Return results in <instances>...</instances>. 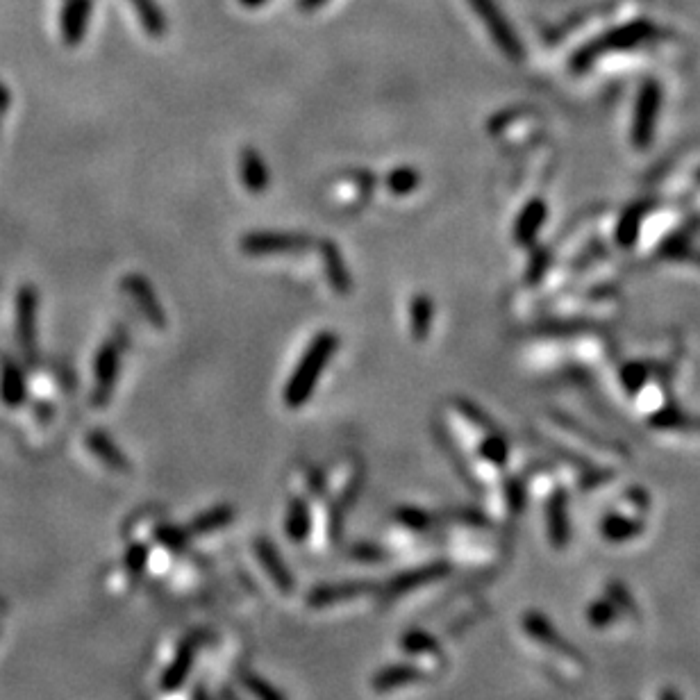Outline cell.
Masks as SVG:
<instances>
[{
    "label": "cell",
    "instance_id": "obj_1",
    "mask_svg": "<svg viewBox=\"0 0 700 700\" xmlns=\"http://www.w3.org/2000/svg\"><path fill=\"white\" fill-rule=\"evenodd\" d=\"M337 348H339V337L330 330L319 332V335L310 341V346H307L303 357H300L296 371L289 375L285 394H282L289 410H298V407H303L307 400L314 396L316 385H319L325 366H328L332 357H335Z\"/></svg>",
    "mask_w": 700,
    "mask_h": 700
},
{
    "label": "cell",
    "instance_id": "obj_2",
    "mask_svg": "<svg viewBox=\"0 0 700 700\" xmlns=\"http://www.w3.org/2000/svg\"><path fill=\"white\" fill-rule=\"evenodd\" d=\"M241 250L246 255L262 257V255H282V253H303L312 248V237L300 235V232H285V230H255L241 237Z\"/></svg>",
    "mask_w": 700,
    "mask_h": 700
},
{
    "label": "cell",
    "instance_id": "obj_3",
    "mask_svg": "<svg viewBox=\"0 0 700 700\" xmlns=\"http://www.w3.org/2000/svg\"><path fill=\"white\" fill-rule=\"evenodd\" d=\"M121 373V350L119 346L110 341L103 348L98 350L96 362H94V378H96V389H94V405L105 407L110 403V398L114 396L116 380H119Z\"/></svg>",
    "mask_w": 700,
    "mask_h": 700
},
{
    "label": "cell",
    "instance_id": "obj_4",
    "mask_svg": "<svg viewBox=\"0 0 700 700\" xmlns=\"http://www.w3.org/2000/svg\"><path fill=\"white\" fill-rule=\"evenodd\" d=\"M121 287L125 294H128L132 300H135L137 307H139V312L146 316V319L155 325L157 330H164L166 328V323H169V319H166V312H164V307L160 303V298H157L155 294V289L150 282L144 278L141 273H128L123 278L121 282Z\"/></svg>",
    "mask_w": 700,
    "mask_h": 700
},
{
    "label": "cell",
    "instance_id": "obj_5",
    "mask_svg": "<svg viewBox=\"0 0 700 700\" xmlns=\"http://www.w3.org/2000/svg\"><path fill=\"white\" fill-rule=\"evenodd\" d=\"M469 3H471L473 10L478 12L480 19L485 21L487 30L491 32V37H494L498 48L503 50V53L510 57V60H519L521 57L519 41H516L514 30L510 28V25H507L505 16L500 14L494 0H469Z\"/></svg>",
    "mask_w": 700,
    "mask_h": 700
},
{
    "label": "cell",
    "instance_id": "obj_6",
    "mask_svg": "<svg viewBox=\"0 0 700 700\" xmlns=\"http://www.w3.org/2000/svg\"><path fill=\"white\" fill-rule=\"evenodd\" d=\"M253 553H255L257 560H260L266 575H269V578H271L273 587L278 589L280 594H285V596L294 594V591H296V578H294V575H291L289 566L285 562V557L280 555V550L275 548L273 541L266 539V537L255 539L253 541Z\"/></svg>",
    "mask_w": 700,
    "mask_h": 700
},
{
    "label": "cell",
    "instance_id": "obj_7",
    "mask_svg": "<svg viewBox=\"0 0 700 700\" xmlns=\"http://www.w3.org/2000/svg\"><path fill=\"white\" fill-rule=\"evenodd\" d=\"M378 589L373 580H348V582H335V585H319L307 594V607L312 610H325V607L339 605L344 600L371 594Z\"/></svg>",
    "mask_w": 700,
    "mask_h": 700
},
{
    "label": "cell",
    "instance_id": "obj_8",
    "mask_svg": "<svg viewBox=\"0 0 700 700\" xmlns=\"http://www.w3.org/2000/svg\"><path fill=\"white\" fill-rule=\"evenodd\" d=\"M196 639H185L182 644L175 650V657L171 660V664L166 666L160 680V687L166 694H173V691H178L182 685H185L191 669H194L196 662Z\"/></svg>",
    "mask_w": 700,
    "mask_h": 700
},
{
    "label": "cell",
    "instance_id": "obj_9",
    "mask_svg": "<svg viewBox=\"0 0 700 700\" xmlns=\"http://www.w3.org/2000/svg\"><path fill=\"white\" fill-rule=\"evenodd\" d=\"M321 250V260L325 269V278H328V285L337 291L339 296H348L353 291V278H350V271L346 266L344 255H341L339 246L335 241L323 239L319 244Z\"/></svg>",
    "mask_w": 700,
    "mask_h": 700
},
{
    "label": "cell",
    "instance_id": "obj_10",
    "mask_svg": "<svg viewBox=\"0 0 700 700\" xmlns=\"http://www.w3.org/2000/svg\"><path fill=\"white\" fill-rule=\"evenodd\" d=\"M448 571H450V566L446 562L425 564V566H419V569L398 573L396 578L389 582L387 591H389V596L410 594V591H416L425 585H430V582L444 578V575H448Z\"/></svg>",
    "mask_w": 700,
    "mask_h": 700
},
{
    "label": "cell",
    "instance_id": "obj_11",
    "mask_svg": "<svg viewBox=\"0 0 700 700\" xmlns=\"http://www.w3.org/2000/svg\"><path fill=\"white\" fill-rule=\"evenodd\" d=\"M423 671L419 666H414L410 662H400V664H389L385 669L375 671L371 678V689L378 691V694H387V691H394L400 687L414 685V682L423 680Z\"/></svg>",
    "mask_w": 700,
    "mask_h": 700
},
{
    "label": "cell",
    "instance_id": "obj_12",
    "mask_svg": "<svg viewBox=\"0 0 700 700\" xmlns=\"http://www.w3.org/2000/svg\"><path fill=\"white\" fill-rule=\"evenodd\" d=\"M239 173H241V182H244V187L246 191H250V194H264V191L269 189V182H271L269 169H266V162L260 155V150H255L253 146H246L241 150Z\"/></svg>",
    "mask_w": 700,
    "mask_h": 700
},
{
    "label": "cell",
    "instance_id": "obj_13",
    "mask_svg": "<svg viewBox=\"0 0 700 700\" xmlns=\"http://www.w3.org/2000/svg\"><path fill=\"white\" fill-rule=\"evenodd\" d=\"M87 448L94 453L100 462H103L107 469L128 473L132 469V464L128 460V455L116 446V441L110 439V435H105L103 430H94L87 435Z\"/></svg>",
    "mask_w": 700,
    "mask_h": 700
},
{
    "label": "cell",
    "instance_id": "obj_14",
    "mask_svg": "<svg viewBox=\"0 0 700 700\" xmlns=\"http://www.w3.org/2000/svg\"><path fill=\"white\" fill-rule=\"evenodd\" d=\"M91 0H69L62 14V37L69 46H78L87 32Z\"/></svg>",
    "mask_w": 700,
    "mask_h": 700
},
{
    "label": "cell",
    "instance_id": "obj_15",
    "mask_svg": "<svg viewBox=\"0 0 700 700\" xmlns=\"http://www.w3.org/2000/svg\"><path fill=\"white\" fill-rule=\"evenodd\" d=\"M312 532V510L305 498H291L285 516V535L289 541L303 544Z\"/></svg>",
    "mask_w": 700,
    "mask_h": 700
},
{
    "label": "cell",
    "instance_id": "obj_16",
    "mask_svg": "<svg viewBox=\"0 0 700 700\" xmlns=\"http://www.w3.org/2000/svg\"><path fill=\"white\" fill-rule=\"evenodd\" d=\"M235 521V507L232 505H216L212 510L200 512L198 516L191 519V523L187 525L189 535L198 537V535H212L216 530L228 528V525Z\"/></svg>",
    "mask_w": 700,
    "mask_h": 700
},
{
    "label": "cell",
    "instance_id": "obj_17",
    "mask_svg": "<svg viewBox=\"0 0 700 700\" xmlns=\"http://www.w3.org/2000/svg\"><path fill=\"white\" fill-rule=\"evenodd\" d=\"M130 5L132 10L137 12L141 28H144L148 35L162 37L164 32L169 30V25H166V16L155 0H130Z\"/></svg>",
    "mask_w": 700,
    "mask_h": 700
},
{
    "label": "cell",
    "instance_id": "obj_18",
    "mask_svg": "<svg viewBox=\"0 0 700 700\" xmlns=\"http://www.w3.org/2000/svg\"><path fill=\"white\" fill-rule=\"evenodd\" d=\"M432 316H435V305H432L430 296L425 294L414 296L410 305V328H412V337L416 341H423L430 335Z\"/></svg>",
    "mask_w": 700,
    "mask_h": 700
},
{
    "label": "cell",
    "instance_id": "obj_19",
    "mask_svg": "<svg viewBox=\"0 0 700 700\" xmlns=\"http://www.w3.org/2000/svg\"><path fill=\"white\" fill-rule=\"evenodd\" d=\"M155 539L157 544L164 546L166 550H171V553H187L189 544H191V535L187 528H180V525H171V523H160L155 528Z\"/></svg>",
    "mask_w": 700,
    "mask_h": 700
},
{
    "label": "cell",
    "instance_id": "obj_20",
    "mask_svg": "<svg viewBox=\"0 0 700 700\" xmlns=\"http://www.w3.org/2000/svg\"><path fill=\"white\" fill-rule=\"evenodd\" d=\"M385 185L389 189V194L410 196L412 191H416L421 185V173L412 169V166H398V169L389 171Z\"/></svg>",
    "mask_w": 700,
    "mask_h": 700
},
{
    "label": "cell",
    "instance_id": "obj_21",
    "mask_svg": "<svg viewBox=\"0 0 700 700\" xmlns=\"http://www.w3.org/2000/svg\"><path fill=\"white\" fill-rule=\"evenodd\" d=\"M398 646L410 655H439L441 646L439 641L428 635L425 630H407L403 637H400Z\"/></svg>",
    "mask_w": 700,
    "mask_h": 700
},
{
    "label": "cell",
    "instance_id": "obj_22",
    "mask_svg": "<svg viewBox=\"0 0 700 700\" xmlns=\"http://www.w3.org/2000/svg\"><path fill=\"white\" fill-rule=\"evenodd\" d=\"M148 557H150V550L146 544H139V541H135V544L128 546V550H125V555H123V569H125V573H128V578L139 580L141 575L146 573Z\"/></svg>",
    "mask_w": 700,
    "mask_h": 700
},
{
    "label": "cell",
    "instance_id": "obj_23",
    "mask_svg": "<svg viewBox=\"0 0 700 700\" xmlns=\"http://www.w3.org/2000/svg\"><path fill=\"white\" fill-rule=\"evenodd\" d=\"M394 519L412 532H425V530H430V525H432V516L428 512L419 510V507H410V505L398 507V510L394 512Z\"/></svg>",
    "mask_w": 700,
    "mask_h": 700
},
{
    "label": "cell",
    "instance_id": "obj_24",
    "mask_svg": "<svg viewBox=\"0 0 700 700\" xmlns=\"http://www.w3.org/2000/svg\"><path fill=\"white\" fill-rule=\"evenodd\" d=\"M244 687L253 694L257 700H287L282 691L271 685L269 680L262 678V675L257 673H246L244 675Z\"/></svg>",
    "mask_w": 700,
    "mask_h": 700
},
{
    "label": "cell",
    "instance_id": "obj_25",
    "mask_svg": "<svg viewBox=\"0 0 700 700\" xmlns=\"http://www.w3.org/2000/svg\"><path fill=\"white\" fill-rule=\"evenodd\" d=\"M541 219H544V207L539 205V200H535V203H532L528 210L521 214L519 223H516V239H519L521 244L523 241H528V237L532 239V235H535L537 228H539Z\"/></svg>",
    "mask_w": 700,
    "mask_h": 700
},
{
    "label": "cell",
    "instance_id": "obj_26",
    "mask_svg": "<svg viewBox=\"0 0 700 700\" xmlns=\"http://www.w3.org/2000/svg\"><path fill=\"white\" fill-rule=\"evenodd\" d=\"M480 453L485 460L489 462H494V464H505V457H507V446H505V441L500 439L498 435L494 437H487L485 441H482V446H480Z\"/></svg>",
    "mask_w": 700,
    "mask_h": 700
},
{
    "label": "cell",
    "instance_id": "obj_27",
    "mask_svg": "<svg viewBox=\"0 0 700 700\" xmlns=\"http://www.w3.org/2000/svg\"><path fill=\"white\" fill-rule=\"evenodd\" d=\"M350 555H353L355 560H360V562H380L387 557L385 548H380L375 544H355L353 548H350Z\"/></svg>",
    "mask_w": 700,
    "mask_h": 700
},
{
    "label": "cell",
    "instance_id": "obj_28",
    "mask_svg": "<svg viewBox=\"0 0 700 700\" xmlns=\"http://www.w3.org/2000/svg\"><path fill=\"white\" fill-rule=\"evenodd\" d=\"M321 5H325V0H300V10H305V12L319 10Z\"/></svg>",
    "mask_w": 700,
    "mask_h": 700
},
{
    "label": "cell",
    "instance_id": "obj_29",
    "mask_svg": "<svg viewBox=\"0 0 700 700\" xmlns=\"http://www.w3.org/2000/svg\"><path fill=\"white\" fill-rule=\"evenodd\" d=\"M239 3L244 7H260L266 3V0H239Z\"/></svg>",
    "mask_w": 700,
    "mask_h": 700
},
{
    "label": "cell",
    "instance_id": "obj_30",
    "mask_svg": "<svg viewBox=\"0 0 700 700\" xmlns=\"http://www.w3.org/2000/svg\"><path fill=\"white\" fill-rule=\"evenodd\" d=\"M228 700H237V698H232V696H228Z\"/></svg>",
    "mask_w": 700,
    "mask_h": 700
}]
</instances>
